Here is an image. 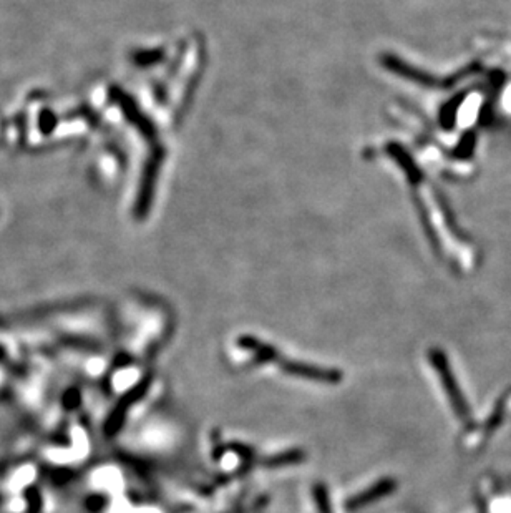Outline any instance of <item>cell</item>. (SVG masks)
<instances>
[{
	"label": "cell",
	"instance_id": "cell-4",
	"mask_svg": "<svg viewBox=\"0 0 511 513\" xmlns=\"http://www.w3.org/2000/svg\"><path fill=\"white\" fill-rule=\"evenodd\" d=\"M111 92H113V93H110V97H113V100L118 103L120 109L123 110L124 115H127V118L130 120L133 125H136L140 128L141 133L147 135V136L155 135V128H153L151 123H149L148 120L143 117V115H141L138 106L135 105V102H133L127 93L122 92V90H118V88H113Z\"/></svg>",
	"mask_w": 511,
	"mask_h": 513
},
{
	"label": "cell",
	"instance_id": "cell-3",
	"mask_svg": "<svg viewBox=\"0 0 511 513\" xmlns=\"http://www.w3.org/2000/svg\"><path fill=\"white\" fill-rule=\"evenodd\" d=\"M276 362H279V366L284 369V372L292 375H299V377L306 379H314V380H327V382H337L340 380V372L332 371V369H322V367L310 366V364L304 362H290L282 359L281 355L276 359Z\"/></svg>",
	"mask_w": 511,
	"mask_h": 513
},
{
	"label": "cell",
	"instance_id": "cell-7",
	"mask_svg": "<svg viewBox=\"0 0 511 513\" xmlns=\"http://www.w3.org/2000/svg\"><path fill=\"white\" fill-rule=\"evenodd\" d=\"M55 127H57V117H55V115H53L50 110L41 111V115H40L41 131H44V133H50V131H52Z\"/></svg>",
	"mask_w": 511,
	"mask_h": 513
},
{
	"label": "cell",
	"instance_id": "cell-5",
	"mask_svg": "<svg viewBox=\"0 0 511 513\" xmlns=\"http://www.w3.org/2000/svg\"><path fill=\"white\" fill-rule=\"evenodd\" d=\"M397 483L393 482V480H380L379 483H375V485H372L369 490L362 492V494L355 495L354 498H351L347 502V508L349 510H359V508L365 507V505H371L372 502H375V500L379 498H384L385 495L392 494L393 490H396Z\"/></svg>",
	"mask_w": 511,
	"mask_h": 513
},
{
	"label": "cell",
	"instance_id": "cell-2",
	"mask_svg": "<svg viewBox=\"0 0 511 513\" xmlns=\"http://www.w3.org/2000/svg\"><path fill=\"white\" fill-rule=\"evenodd\" d=\"M161 161H163V151L156 150L149 156L147 167L143 169V175H141V183H140V193L136 198L135 205V216L136 218H145L147 216L149 206L153 201V192H155V183L158 176V168H160Z\"/></svg>",
	"mask_w": 511,
	"mask_h": 513
},
{
	"label": "cell",
	"instance_id": "cell-6",
	"mask_svg": "<svg viewBox=\"0 0 511 513\" xmlns=\"http://www.w3.org/2000/svg\"><path fill=\"white\" fill-rule=\"evenodd\" d=\"M163 59V53L160 50H143V52H136L133 55V62L140 67H151L155 65L156 62H160Z\"/></svg>",
	"mask_w": 511,
	"mask_h": 513
},
{
	"label": "cell",
	"instance_id": "cell-1",
	"mask_svg": "<svg viewBox=\"0 0 511 513\" xmlns=\"http://www.w3.org/2000/svg\"><path fill=\"white\" fill-rule=\"evenodd\" d=\"M430 355L431 362H434L435 369H437V374L442 379V386L445 389L448 400H450L452 407L455 409V413L462 420H468L470 419V407H468L462 389L458 387V382H456L454 372H452L450 364L447 361V355L440 353V351H431Z\"/></svg>",
	"mask_w": 511,
	"mask_h": 513
}]
</instances>
